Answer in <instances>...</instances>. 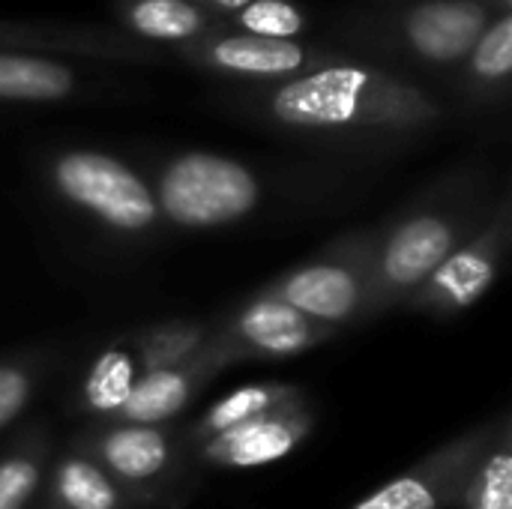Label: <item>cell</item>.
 Masks as SVG:
<instances>
[{"label":"cell","instance_id":"1","mask_svg":"<svg viewBox=\"0 0 512 509\" xmlns=\"http://www.w3.org/2000/svg\"><path fill=\"white\" fill-rule=\"evenodd\" d=\"M240 105L279 132L369 150L414 141L447 120V105L432 90L354 60H330L279 84H255Z\"/></svg>","mask_w":512,"mask_h":509},{"label":"cell","instance_id":"5","mask_svg":"<svg viewBox=\"0 0 512 509\" xmlns=\"http://www.w3.org/2000/svg\"><path fill=\"white\" fill-rule=\"evenodd\" d=\"M45 180L63 204L114 237H150L165 225L153 186L111 153L60 150L45 162Z\"/></svg>","mask_w":512,"mask_h":509},{"label":"cell","instance_id":"17","mask_svg":"<svg viewBox=\"0 0 512 509\" xmlns=\"http://www.w3.org/2000/svg\"><path fill=\"white\" fill-rule=\"evenodd\" d=\"M117 15L132 36L147 42H174L177 48L216 27V18L192 0H117Z\"/></svg>","mask_w":512,"mask_h":509},{"label":"cell","instance_id":"6","mask_svg":"<svg viewBox=\"0 0 512 509\" xmlns=\"http://www.w3.org/2000/svg\"><path fill=\"white\" fill-rule=\"evenodd\" d=\"M108 474L141 495L150 507L177 504L189 483V456L171 426L99 423L75 438Z\"/></svg>","mask_w":512,"mask_h":509},{"label":"cell","instance_id":"18","mask_svg":"<svg viewBox=\"0 0 512 509\" xmlns=\"http://www.w3.org/2000/svg\"><path fill=\"white\" fill-rule=\"evenodd\" d=\"M512 75V15H495L462 63V90L477 105L504 102Z\"/></svg>","mask_w":512,"mask_h":509},{"label":"cell","instance_id":"20","mask_svg":"<svg viewBox=\"0 0 512 509\" xmlns=\"http://www.w3.org/2000/svg\"><path fill=\"white\" fill-rule=\"evenodd\" d=\"M78 90L75 69L42 54L0 51V102H60Z\"/></svg>","mask_w":512,"mask_h":509},{"label":"cell","instance_id":"25","mask_svg":"<svg viewBox=\"0 0 512 509\" xmlns=\"http://www.w3.org/2000/svg\"><path fill=\"white\" fill-rule=\"evenodd\" d=\"M231 21L240 33L264 36V39H297L306 30V12L291 0H252Z\"/></svg>","mask_w":512,"mask_h":509},{"label":"cell","instance_id":"10","mask_svg":"<svg viewBox=\"0 0 512 509\" xmlns=\"http://www.w3.org/2000/svg\"><path fill=\"white\" fill-rule=\"evenodd\" d=\"M177 54L207 72L255 84H279L336 60L327 51L303 45L300 39H264L240 30H222L219 24L201 39L180 45Z\"/></svg>","mask_w":512,"mask_h":509},{"label":"cell","instance_id":"4","mask_svg":"<svg viewBox=\"0 0 512 509\" xmlns=\"http://www.w3.org/2000/svg\"><path fill=\"white\" fill-rule=\"evenodd\" d=\"M165 225L186 231H213L249 219L267 198L261 174L222 153L186 150L171 156L153 183Z\"/></svg>","mask_w":512,"mask_h":509},{"label":"cell","instance_id":"21","mask_svg":"<svg viewBox=\"0 0 512 509\" xmlns=\"http://www.w3.org/2000/svg\"><path fill=\"white\" fill-rule=\"evenodd\" d=\"M3 48H60L72 54H93V57H114V60H132V57H150L147 48L132 45L123 36L99 33V30H66V27H39V24H0V51Z\"/></svg>","mask_w":512,"mask_h":509},{"label":"cell","instance_id":"22","mask_svg":"<svg viewBox=\"0 0 512 509\" xmlns=\"http://www.w3.org/2000/svg\"><path fill=\"white\" fill-rule=\"evenodd\" d=\"M459 509H512V417L501 414L498 435L474 468Z\"/></svg>","mask_w":512,"mask_h":509},{"label":"cell","instance_id":"23","mask_svg":"<svg viewBox=\"0 0 512 509\" xmlns=\"http://www.w3.org/2000/svg\"><path fill=\"white\" fill-rule=\"evenodd\" d=\"M144 372L195 360L213 339V321H165L132 333Z\"/></svg>","mask_w":512,"mask_h":509},{"label":"cell","instance_id":"19","mask_svg":"<svg viewBox=\"0 0 512 509\" xmlns=\"http://www.w3.org/2000/svg\"><path fill=\"white\" fill-rule=\"evenodd\" d=\"M54 456L51 429L36 423L0 456V509H33Z\"/></svg>","mask_w":512,"mask_h":509},{"label":"cell","instance_id":"3","mask_svg":"<svg viewBox=\"0 0 512 509\" xmlns=\"http://www.w3.org/2000/svg\"><path fill=\"white\" fill-rule=\"evenodd\" d=\"M375 234L357 228L336 237L318 255L270 279L264 294L288 303L312 321L345 330L375 321Z\"/></svg>","mask_w":512,"mask_h":509},{"label":"cell","instance_id":"13","mask_svg":"<svg viewBox=\"0 0 512 509\" xmlns=\"http://www.w3.org/2000/svg\"><path fill=\"white\" fill-rule=\"evenodd\" d=\"M231 363L228 357L210 342L195 360L177 363V366H159L138 378L132 387L126 405L111 423H138V426H168L174 417H180L201 390L225 372Z\"/></svg>","mask_w":512,"mask_h":509},{"label":"cell","instance_id":"2","mask_svg":"<svg viewBox=\"0 0 512 509\" xmlns=\"http://www.w3.org/2000/svg\"><path fill=\"white\" fill-rule=\"evenodd\" d=\"M492 201L474 174L435 180L375 234V318L402 306L432 270L474 237L492 213Z\"/></svg>","mask_w":512,"mask_h":509},{"label":"cell","instance_id":"24","mask_svg":"<svg viewBox=\"0 0 512 509\" xmlns=\"http://www.w3.org/2000/svg\"><path fill=\"white\" fill-rule=\"evenodd\" d=\"M51 369V354L21 351L0 357V432L15 426V420L33 405Z\"/></svg>","mask_w":512,"mask_h":509},{"label":"cell","instance_id":"12","mask_svg":"<svg viewBox=\"0 0 512 509\" xmlns=\"http://www.w3.org/2000/svg\"><path fill=\"white\" fill-rule=\"evenodd\" d=\"M315 432V411L309 402L279 408L273 414L255 417L237 429H228L198 447L189 450L192 468H219V471H243L273 465L291 456L297 447L309 441Z\"/></svg>","mask_w":512,"mask_h":509},{"label":"cell","instance_id":"9","mask_svg":"<svg viewBox=\"0 0 512 509\" xmlns=\"http://www.w3.org/2000/svg\"><path fill=\"white\" fill-rule=\"evenodd\" d=\"M498 423L501 414L465 429L351 509H456L474 468L498 435Z\"/></svg>","mask_w":512,"mask_h":509},{"label":"cell","instance_id":"8","mask_svg":"<svg viewBox=\"0 0 512 509\" xmlns=\"http://www.w3.org/2000/svg\"><path fill=\"white\" fill-rule=\"evenodd\" d=\"M336 336H342V330L312 321L288 303L255 291L237 309L213 321L210 342L228 357L231 366H240L255 360H291L333 342Z\"/></svg>","mask_w":512,"mask_h":509},{"label":"cell","instance_id":"14","mask_svg":"<svg viewBox=\"0 0 512 509\" xmlns=\"http://www.w3.org/2000/svg\"><path fill=\"white\" fill-rule=\"evenodd\" d=\"M36 509H153L108 474L78 441L51 456Z\"/></svg>","mask_w":512,"mask_h":509},{"label":"cell","instance_id":"16","mask_svg":"<svg viewBox=\"0 0 512 509\" xmlns=\"http://www.w3.org/2000/svg\"><path fill=\"white\" fill-rule=\"evenodd\" d=\"M300 402H306V393L297 384H285V381H261V384L237 387L228 396H222L219 402H213L189 429L180 432L186 456L192 447H198L228 429H237L255 417H264V414H273L279 408L300 405Z\"/></svg>","mask_w":512,"mask_h":509},{"label":"cell","instance_id":"7","mask_svg":"<svg viewBox=\"0 0 512 509\" xmlns=\"http://www.w3.org/2000/svg\"><path fill=\"white\" fill-rule=\"evenodd\" d=\"M512 243V198L504 192L483 228L468 237L456 252H450L432 276L414 288V294L402 303V309L426 315V318H456L477 306L495 285L504 270Z\"/></svg>","mask_w":512,"mask_h":509},{"label":"cell","instance_id":"11","mask_svg":"<svg viewBox=\"0 0 512 509\" xmlns=\"http://www.w3.org/2000/svg\"><path fill=\"white\" fill-rule=\"evenodd\" d=\"M498 12L489 0H420L390 21V42L432 69L462 66Z\"/></svg>","mask_w":512,"mask_h":509},{"label":"cell","instance_id":"15","mask_svg":"<svg viewBox=\"0 0 512 509\" xmlns=\"http://www.w3.org/2000/svg\"><path fill=\"white\" fill-rule=\"evenodd\" d=\"M144 375L135 339L126 336L105 351H99L84 372L78 390H75V408L78 414H87L99 423H111L120 408L126 405L132 387Z\"/></svg>","mask_w":512,"mask_h":509},{"label":"cell","instance_id":"26","mask_svg":"<svg viewBox=\"0 0 512 509\" xmlns=\"http://www.w3.org/2000/svg\"><path fill=\"white\" fill-rule=\"evenodd\" d=\"M195 6H201L210 18H231L237 15L243 6H249L252 0H192Z\"/></svg>","mask_w":512,"mask_h":509}]
</instances>
